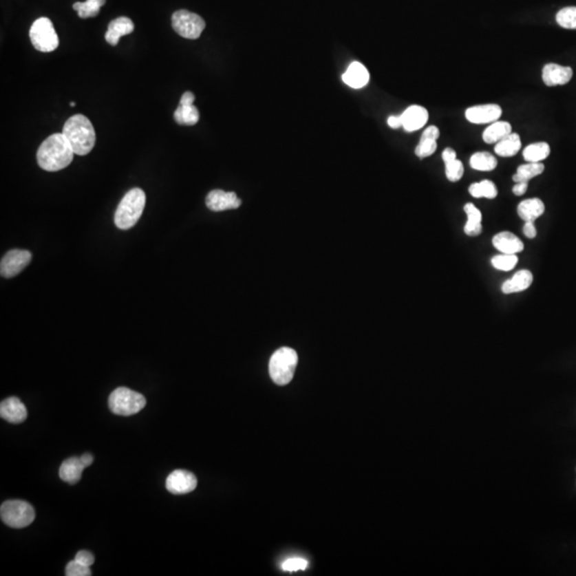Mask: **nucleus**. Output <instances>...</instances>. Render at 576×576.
<instances>
[{
    "mask_svg": "<svg viewBox=\"0 0 576 576\" xmlns=\"http://www.w3.org/2000/svg\"><path fill=\"white\" fill-rule=\"evenodd\" d=\"M134 29H135V25H134L131 19L125 17H118V19L110 21L108 30L105 34V39H106L107 43H109L110 45L116 46L120 39L122 36L131 34Z\"/></svg>",
    "mask_w": 576,
    "mask_h": 576,
    "instance_id": "17",
    "label": "nucleus"
},
{
    "mask_svg": "<svg viewBox=\"0 0 576 576\" xmlns=\"http://www.w3.org/2000/svg\"><path fill=\"white\" fill-rule=\"evenodd\" d=\"M242 205V200L235 192L223 190H213L206 197V206L213 211H223L236 209Z\"/></svg>",
    "mask_w": 576,
    "mask_h": 576,
    "instance_id": "13",
    "label": "nucleus"
},
{
    "mask_svg": "<svg viewBox=\"0 0 576 576\" xmlns=\"http://www.w3.org/2000/svg\"><path fill=\"white\" fill-rule=\"evenodd\" d=\"M551 153L550 145L546 142L531 143L523 151V157L527 162H541L548 158Z\"/></svg>",
    "mask_w": 576,
    "mask_h": 576,
    "instance_id": "27",
    "label": "nucleus"
},
{
    "mask_svg": "<svg viewBox=\"0 0 576 576\" xmlns=\"http://www.w3.org/2000/svg\"><path fill=\"white\" fill-rule=\"evenodd\" d=\"M195 96L192 92H185L180 98L178 109L174 112V120L180 125L192 126L199 122L200 112L193 105Z\"/></svg>",
    "mask_w": 576,
    "mask_h": 576,
    "instance_id": "12",
    "label": "nucleus"
},
{
    "mask_svg": "<svg viewBox=\"0 0 576 576\" xmlns=\"http://www.w3.org/2000/svg\"><path fill=\"white\" fill-rule=\"evenodd\" d=\"M533 273L529 270H520L511 279L506 281L502 286L504 294H515L524 292L533 283Z\"/></svg>",
    "mask_w": 576,
    "mask_h": 576,
    "instance_id": "21",
    "label": "nucleus"
},
{
    "mask_svg": "<svg viewBox=\"0 0 576 576\" xmlns=\"http://www.w3.org/2000/svg\"><path fill=\"white\" fill-rule=\"evenodd\" d=\"M517 254H500V255L494 256L492 259V265L494 268L500 271H509L515 268L518 264Z\"/></svg>",
    "mask_w": 576,
    "mask_h": 576,
    "instance_id": "32",
    "label": "nucleus"
},
{
    "mask_svg": "<svg viewBox=\"0 0 576 576\" xmlns=\"http://www.w3.org/2000/svg\"><path fill=\"white\" fill-rule=\"evenodd\" d=\"M512 133V126L507 121H495L491 123L482 133V140L488 145H494Z\"/></svg>",
    "mask_w": 576,
    "mask_h": 576,
    "instance_id": "23",
    "label": "nucleus"
},
{
    "mask_svg": "<svg viewBox=\"0 0 576 576\" xmlns=\"http://www.w3.org/2000/svg\"><path fill=\"white\" fill-rule=\"evenodd\" d=\"M29 36L32 45L39 52H54L59 46V38L55 27L47 17H41L34 21L29 31Z\"/></svg>",
    "mask_w": 576,
    "mask_h": 576,
    "instance_id": "7",
    "label": "nucleus"
},
{
    "mask_svg": "<svg viewBox=\"0 0 576 576\" xmlns=\"http://www.w3.org/2000/svg\"><path fill=\"white\" fill-rule=\"evenodd\" d=\"M469 164L477 171H493L498 166V159L488 152H477L469 159Z\"/></svg>",
    "mask_w": 576,
    "mask_h": 576,
    "instance_id": "29",
    "label": "nucleus"
},
{
    "mask_svg": "<svg viewBox=\"0 0 576 576\" xmlns=\"http://www.w3.org/2000/svg\"><path fill=\"white\" fill-rule=\"evenodd\" d=\"M444 164H445L446 178L449 182L456 183V182L462 178L463 173H465V167L459 159H451V160L444 162Z\"/></svg>",
    "mask_w": 576,
    "mask_h": 576,
    "instance_id": "33",
    "label": "nucleus"
},
{
    "mask_svg": "<svg viewBox=\"0 0 576 576\" xmlns=\"http://www.w3.org/2000/svg\"><path fill=\"white\" fill-rule=\"evenodd\" d=\"M91 574L92 573H91L90 567H87L85 564H81L75 559L70 562L67 568H65V575L67 576H90Z\"/></svg>",
    "mask_w": 576,
    "mask_h": 576,
    "instance_id": "35",
    "label": "nucleus"
},
{
    "mask_svg": "<svg viewBox=\"0 0 576 576\" xmlns=\"http://www.w3.org/2000/svg\"><path fill=\"white\" fill-rule=\"evenodd\" d=\"M145 191L140 188H134L124 195L114 215V223L120 230H129L142 216L145 206Z\"/></svg>",
    "mask_w": 576,
    "mask_h": 576,
    "instance_id": "3",
    "label": "nucleus"
},
{
    "mask_svg": "<svg viewBox=\"0 0 576 576\" xmlns=\"http://www.w3.org/2000/svg\"><path fill=\"white\" fill-rule=\"evenodd\" d=\"M544 171V164L542 162H527L518 167L517 172L512 176L515 183H529L533 178L540 175Z\"/></svg>",
    "mask_w": 576,
    "mask_h": 576,
    "instance_id": "26",
    "label": "nucleus"
},
{
    "mask_svg": "<svg viewBox=\"0 0 576 576\" xmlns=\"http://www.w3.org/2000/svg\"><path fill=\"white\" fill-rule=\"evenodd\" d=\"M422 139H432V140H438L440 138V129L436 126L431 125L425 129L424 133L422 134Z\"/></svg>",
    "mask_w": 576,
    "mask_h": 576,
    "instance_id": "38",
    "label": "nucleus"
},
{
    "mask_svg": "<svg viewBox=\"0 0 576 576\" xmlns=\"http://www.w3.org/2000/svg\"><path fill=\"white\" fill-rule=\"evenodd\" d=\"M401 116L403 129L408 133L418 131L424 127L429 119L428 110L420 105H412L408 107Z\"/></svg>",
    "mask_w": 576,
    "mask_h": 576,
    "instance_id": "14",
    "label": "nucleus"
},
{
    "mask_svg": "<svg viewBox=\"0 0 576 576\" xmlns=\"http://www.w3.org/2000/svg\"><path fill=\"white\" fill-rule=\"evenodd\" d=\"M573 77V70L559 64L548 63L543 67L542 81L548 87L567 85Z\"/></svg>",
    "mask_w": 576,
    "mask_h": 576,
    "instance_id": "15",
    "label": "nucleus"
},
{
    "mask_svg": "<svg viewBox=\"0 0 576 576\" xmlns=\"http://www.w3.org/2000/svg\"><path fill=\"white\" fill-rule=\"evenodd\" d=\"M0 415L3 420L12 424H21L27 418V409L17 397H10L0 403Z\"/></svg>",
    "mask_w": 576,
    "mask_h": 576,
    "instance_id": "16",
    "label": "nucleus"
},
{
    "mask_svg": "<svg viewBox=\"0 0 576 576\" xmlns=\"http://www.w3.org/2000/svg\"><path fill=\"white\" fill-rule=\"evenodd\" d=\"M81 462L83 463L85 467H90L93 463V456L91 454H83L81 457Z\"/></svg>",
    "mask_w": 576,
    "mask_h": 576,
    "instance_id": "42",
    "label": "nucleus"
},
{
    "mask_svg": "<svg viewBox=\"0 0 576 576\" xmlns=\"http://www.w3.org/2000/svg\"><path fill=\"white\" fill-rule=\"evenodd\" d=\"M172 27L176 34L189 40H197L205 28L204 19L187 10H178L172 15Z\"/></svg>",
    "mask_w": 576,
    "mask_h": 576,
    "instance_id": "8",
    "label": "nucleus"
},
{
    "mask_svg": "<svg viewBox=\"0 0 576 576\" xmlns=\"http://www.w3.org/2000/svg\"><path fill=\"white\" fill-rule=\"evenodd\" d=\"M556 21L564 29H576V7H567L560 10L556 15Z\"/></svg>",
    "mask_w": 576,
    "mask_h": 576,
    "instance_id": "31",
    "label": "nucleus"
},
{
    "mask_svg": "<svg viewBox=\"0 0 576 576\" xmlns=\"http://www.w3.org/2000/svg\"><path fill=\"white\" fill-rule=\"evenodd\" d=\"M527 189H529V183H515V185L512 188V192L520 197V195H524Z\"/></svg>",
    "mask_w": 576,
    "mask_h": 576,
    "instance_id": "41",
    "label": "nucleus"
},
{
    "mask_svg": "<svg viewBox=\"0 0 576 576\" xmlns=\"http://www.w3.org/2000/svg\"><path fill=\"white\" fill-rule=\"evenodd\" d=\"M436 149H438L436 140L422 139L420 138V143H418V147H415V155L420 159L426 158V157H429L432 154H434Z\"/></svg>",
    "mask_w": 576,
    "mask_h": 576,
    "instance_id": "34",
    "label": "nucleus"
},
{
    "mask_svg": "<svg viewBox=\"0 0 576 576\" xmlns=\"http://www.w3.org/2000/svg\"><path fill=\"white\" fill-rule=\"evenodd\" d=\"M544 211H546L544 203L538 198L524 200L518 206V215L525 222L536 220L539 217L542 216Z\"/></svg>",
    "mask_w": 576,
    "mask_h": 576,
    "instance_id": "22",
    "label": "nucleus"
},
{
    "mask_svg": "<svg viewBox=\"0 0 576 576\" xmlns=\"http://www.w3.org/2000/svg\"><path fill=\"white\" fill-rule=\"evenodd\" d=\"M75 105H76V104H75V103H74V102L70 103V106H71V107H74V106H75Z\"/></svg>",
    "mask_w": 576,
    "mask_h": 576,
    "instance_id": "43",
    "label": "nucleus"
},
{
    "mask_svg": "<svg viewBox=\"0 0 576 576\" xmlns=\"http://www.w3.org/2000/svg\"><path fill=\"white\" fill-rule=\"evenodd\" d=\"M197 486V477L185 469H175L166 480L167 490L175 495L190 493Z\"/></svg>",
    "mask_w": 576,
    "mask_h": 576,
    "instance_id": "10",
    "label": "nucleus"
},
{
    "mask_svg": "<svg viewBox=\"0 0 576 576\" xmlns=\"http://www.w3.org/2000/svg\"><path fill=\"white\" fill-rule=\"evenodd\" d=\"M108 405L114 414L131 416V415L137 414L145 408L147 399L142 394L133 390L127 389V387H118L110 394Z\"/></svg>",
    "mask_w": 576,
    "mask_h": 576,
    "instance_id": "5",
    "label": "nucleus"
},
{
    "mask_svg": "<svg viewBox=\"0 0 576 576\" xmlns=\"http://www.w3.org/2000/svg\"><path fill=\"white\" fill-rule=\"evenodd\" d=\"M75 560L85 564L87 567H91L94 564V556H93L92 553L88 552V551H81L75 556Z\"/></svg>",
    "mask_w": 576,
    "mask_h": 576,
    "instance_id": "37",
    "label": "nucleus"
},
{
    "mask_svg": "<svg viewBox=\"0 0 576 576\" xmlns=\"http://www.w3.org/2000/svg\"><path fill=\"white\" fill-rule=\"evenodd\" d=\"M3 523L12 529H25L34 521L36 512L30 504L24 500H8L0 508Z\"/></svg>",
    "mask_w": 576,
    "mask_h": 576,
    "instance_id": "6",
    "label": "nucleus"
},
{
    "mask_svg": "<svg viewBox=\"0 0 576 576\" xmlns=\"http://www.w3.org/2000/svg\"><path fill=\"white\" fill-rule=\"evenodd\" d=\"M85 469L81 458H70L62 462L59 469L61 480L70 484H75L81 480L83 469Z\"/></svg>",
    "mask_w": 576,
    "mask_h": 576,
    "instance_id": "20",
    "label": "nucleus"
},
{
    "mask_svg": "<svg viewBox=\"0 0 576 576\" xmlns=\"http://www.w3.org/2000/svg\"><path fill=\"white\" fill-rule=\"evenodd\" d=\"M522 147L521 138L518 134L511 133L495 143L494 152L500 157H512L520 152Z\"/></svg>",
    "mask_w": 576,
    "mask_h": 576,
    "instance_id": "24",
    "label": "nucleus"
},
{
    "mask_svg": "<svg viewBox=\"0 0 576 576\" xmlns=\"http://www.w3.org/2000/svg\"><path fill=\"white\" fill-rule=\"evenodd\" d=\"M469 195L476 199L486 198V199H495L498 197V188L493 182L489 180H482L479 183H474L469 186Z\"/></svg>",
    "mask_w": 576,
    "mask_h": 576,
    "instance_id": "28",
    "label": "nucleus"
},
{
    "mask_svg": "<svg viewBox=\"0 0 576 576\" xmlns=\"http://www.w3.org/2000/svg\"><path fill=\"white\" fill-rule=\"evenodd\" d=\"M387 125L390 127L393 128V129H397V128L403 127V122H401V116H389V119H387Z\"/></svg>",
    "mask_w": 576,
    "mask_h": 576,
    "instance_id": "40",
    "label": "nucleus"
},
{
    "mask_svg": "<svg viewBox=\"0 0 576 576\" xmlns=\"http://www.w3.org/2000/svg\"><path fill=\"white\" fill-rule=\"evenodd\" d=\"M523 233L525 236L529 238H535L537 235L536 226L533 224V221H526L523 228Z\"/></svg>",
    "mask_w": 576,
    "mask_h": 576,
    "instance_id": "39",
    "label": "nucleus"
},
{
    "mask_svg": "<svg viewBox=\"0 0 576 576\" xmlns=\"http://www.w3.org/2000/svg\"><path fill=\"white\" fill-rule=\"evenodd\" d=\"M308 567V562L303 558H292L283 562L282 569L284 571L292 572L298 570H306Z\"/></svg>",
    "mask_w": 576,
    "mask_h": 576,
    "instance_id": "36",
    "label": "nucleus"
},
{
    "mask_svg": "<svg viewBox=\"0 0 576 576\" xmlns=\"http://www.w3.org/2000/svg\"><path fill=\"white\" fill-rule=\"evenodd\" d=\"M298 364V354L288 347L277 349L269 361V374L277 385H286L294 378Z\"/></svg>",
    "mask_w": 576,
    "mask_h": 576,
    "instance_id": "4",
    "label": "nucleus"
},
{
    "mask_svg": "<svg viewBox=\"0 0 576 576\" xmlns=\"http://www.w3.org/2000/svg\"><path fill=\"white\" fill-rule=\"evenodd\" d=\"M62 134L65 136L74 153L85 156L92 151L96 141L94 127L87 116L75 114L63 126Z\"/></svg>",
    "mask_w": 576,
    "mask_h": 576,
    "instance_id": "2",
    "label": "nucleus"
},
{
    "mask_svg": "<svg viewBox=\"0 0 576 576\" xmlns=\"http://www.w3.org/2000/svg\"><path fill=\"white\" fill-rule=\"evenodd\" d=\"M106 3V0H87L85 3H75L73 9L78 12L81 19H89L100 14V8Z\"/></svg>",
    "mask_w": 576,
    "mask_h": 576,
    "instance_id": "30",
    "label": "nucleus"
},
{
    "mask_svg": "<svg viewBox=\"0 0 576 576\" xmlns=\"http://www.w3.org/2000/svg\"><path fill=\"white\" fill-rule=\"evenodd\" d=\"M343 81L350 88L361 89L370 81V73L360 62H352L343 75Z\"/></svg>",
    "mask_w": 576,
    "mask_h": 576,
    "instance_id": "18",
    "label": "nucleus"
},
{
    "mask_svg": "<svg viewBox=\"0 0 576 576\" xmlns=\"http://www.w3.org/2000/svg\"><path fill=\"white\" fill-rule=\"evenodd\" d=\"M492 242L500 253L517 254L524 249V244L522 240L510 232L498 233L494 236Z\"/></svg>",
    "mask_w": 576,
    "mask_h": 576,
    "instance_id": "19",
    "label": "nucleus"
},
{
    "mask_svg": "<svg viewBox=\"0 0 576 576\" xmlns=\"http://www.w3.org/2000/svg\"><path fill=\"white\" fill-rule=\"evenodd\" d=\"M503 114L502 107L498 104L477 105L465 110V119L472 124H491L498 121Z\"/></svg>",
    "mask_w": 576,
    "mask_h": 576,
    "instance_id": "11",
    "label": "nucleus"
},
{
    "mask_svg": "<svg viewBox=\"0 0 576 576\" xmlns=\"http://www.w3.org/2000/svg\"><path fill=\"white\" fill-rule=\"evenodd\" d=\"M73 149L63 134H54L43 141L36 153V160L43 170L56 172L73 162Z\"/></svg>",
    "mask_w": 576,
    "mask_h": 576,
    "instance_id": "1",
    "label": "nucleus"
},
{
    "mask_svg": "<svg viewBox=\"0 0 576 576\" xmlns=\"http://www.w3.org/2000/svg\"><path fill=\"white\" fill-rule=\"evenodd\" d=\"M32 254L27 250L14 249L8 252L0 263V273L3 277H13L21 273L30 264Z\"/></svg>",
    "mask_w": 576,
    "mask_h": 576,
    "instance_id": "9",
    "label": "nucleus"
},
{
    "mask_svg": "<svg viewBox=\"0 0 576 576\" xmlns=\"http://www.w3.org/2000/svg\"><path fill=\"white\" fill-rule=\"evenodd\" d=\"M465 211L467 213V221L465 226V233L469 236H478L482 232V215L472 203H467L465 205Z\"/></svg>",
    "mask_w": 576,
    "mask_h": 576,
    "instance_id": "25",
    "label": "nucleus"
}]
</instances>
